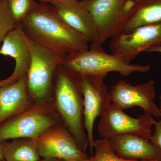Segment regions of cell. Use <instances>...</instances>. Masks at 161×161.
I'll return each instance as SVG.
<instances>
[{
  "mask_svg": "<svg viewBox=\"0 0 161 161\" xmlns=\"http://www.w3.org/2000/svg\"><path fill=\"white\" fill-rule=\"evenodd\" d=\"M21 23L28 37L53 51L68 55L89 48V42L46 3H37Z\"/></svg>",
  "mask_w": 161,
  "mask_h": 161,
  "instance_id": "cell-1",
  "label": "cell"
},
{
  "mask_svg": "<svg viewBox=\"0 0 161 161\" xmlns=\"http://www.w3.org/2000/svg\"><path fill=\"white\" fill-rule=\"evenodd\" d=\"M55 105L67 129L75 137L80 150L86 153L89 143L84 125L80 78L65 68L57 79Z\"/></svg>",
  "mask_w": 161,
  "mask_h": 161,
  "instance_id": "cell-2",
  "label": "cell"
},
{
  "mask_svg": "<svg viewBox=\"0 0 161 161\" xmlns=\"http://www.w3.org/2000/svg\"><path fill=\"white\" fill-rule=\"evenodd\" d=\"M62 65L73 75L83 76L107 75L118 72L127 77L134 73H145L150 69L149 65L126 63L114 54H108L99 43H91L89 48L67 55Z\"/></svg>",
  "mask_w": 161,
  "mask_h": 161,
  "instance_id": "cell-3",
  "label": "cell"
},
{
  "mask_svg": "<svg viewBox=\"0 0 161 161\" xmlns=\"http://www.w3.org/2000/svg\"><path fill=\"white\" fill-rule=\"evenodd\" d=\"M31 62L27 74V88L35 103H46L51 90L52 79L58 66L67 54L53 51L27 36Z\"/></svg>",
  "mask_w": 161,
  "mask_h": 161,
  "instance_id": "cell-4",
  "label": "cell"
},
{
  "mask_svg": "<svg viewBox=\"0 0 161 161\" xmlns=\"http://www.w3.org/2000/svg\"><path fill=\"white\" fill-rule=\"evenodd\" d=\"M58 122L47 103H35L28 111L0 123V142L19 138L36 140Z\"/></svg>",
  "mask_w": 161,
  "mask_h": 161,
  "instance_id": "cell-5",
  "label": "cell"
},
{
  "mask_svg": "<svg viewBox=\"0 0 161 161\" xmlns=\"http://www.w3.org/2000/svg\"><path fill=\"white\" fill-rule=\"evenodd\" d=\"M95 21L98 42L102 44L122 32L135 3L128 0H81Z\"/></svg>",
  "mask_w": 161,
  "mask_h": 161,
  "instance_id": "cell-6",
  "label": "cell"
},
{
  "mask_svg": "<svg viewBox=\"0 0 161 161\" xmlns=\"http://www.w3.org/2000/svg\"><path fill=\"white\" fill-rule=\"evenodd\" d=\"M107 75L83 76L80 77V87L83 98L84 120L91 155L94 148V123L101 117L111 104L109 92L104 79Z\"/></svg>",
  "mask_w": 161,
  "mask_h": 161,
  "instance_id": "cell-7",
  "label": "cell"
},
{
  "mask_svg": "<svg viewBox=\"0 0 161 161\" xmlns=\"http://www.w3.org/2000/svg\"><path fill=\"white\" fill-rule=\"evenodd\" d=\"M154 119L141 115L134 118L124 113L123 110L111 103L98 124V132L103 138L122 134H134L150 141Z\"/></svg>",
  "mask_w": 161,
  "mask_h": 161,
  "instance_id": "cell-8",
  "label": "cell"
},
{
  "mask_svg": "<svg viewBox=\"0 0 161 161\" xmlns=\"http://www.w3.org/2000/svg\"><path fill=\"white\" fill-rule=\"evenodd\" d=\"M161 45V23L139 27L127 33L112 38L109 44L112 53L128 63L140 53L153 47Z\"/></svg>",
  "mask_w": 161,
  "mask_h": 161,
  "instance_id": "cell-9",
  "label": "cell"
},
{
  "mask_svg": "<svg viewBox=\"0 0 161 161\" xmlns=\"http://www.w3.org/2000/svg\"><path fill=\"white\" fill-rule=\"evenodd\" d=\"M109 93L111 103L122 110L137 106L143 110L146 115L161 117L160 109L154 101L156 91L153 80L136 85L119 80L112 86Z\"/></svg>",
  "mask_w": 161,
  "mask_h": 161,
  "instance_id": "cell-10",
  "label": "cell"
},
{
  "mask_svg": "<svg viewBox=\"0 0 161 161\" xmlns=\"http://www.w3.org/2000/svg\"><path fill=\"white\" fill-rule=\"evenodd\" d=\"M38 152L43 158H57L63 160L89 158L80 150L77 142L69 130L56 125L36 140Z\"/></svg>",
  "mask_w": 161,
  "mask_h": 161,
  "instance_id": "cell-11",
  "label": "cell"
},
{
  "mask_svg": "<svg viewBox=\"0 0 161 161\" xmlns=\"http://www.w3.org/2000/svg\"><path fill=\"white\" fill-rule=\"evenodd\" d=\"M51 5L64 23L90 43H99L95 21L81 1L66 0L56 2Z\"/></svg>",
  "mask_w": 161,
  "mask_h": 161,
  "instance_id": "cell-12",
  "label": "cell"
},
{
  "mask_svg": "<svg viewBox=\"0 0 161 161\" xmlns=\"http://www.w3.org/2000/svg\"><path fill=\"white\" fill-rule=\"evenodd\" d=\"M107 139L115 154L121 158L131 161H161V150L139 136L122 134Z\"/></svg>",
  "mask_w": 161,
  "mask_h": 161,
  "instance_id": "cell-13",
  "label": "cell"
},
{
  "mask_svg": "<svg viewBox=\"0 0 161 161\" xmlns=\"http://www.w3.org/2000/svg\"><path fill=\"white\" fill-rule=\"evenodd\" d=\"M35 104L27 91V75L0 86V123L28 111Z\"/></svg>",
  "mask_w": 161,
  "mask_h": 161,
  "instance_id": "cell-14",
  "label": "cell"
},
{
  "mask_svg": "<svg viewBox=\"0 0 161 161\" xmlns=\"http://www.w3.org/2000/svg\"><path fill=\"white\" fill-rule=\"evenodd\" d=\"M27 36L22 23H18L6 35L0 48V55L14 59L15 66L10 78L14 82L26 75L31 62V53Z\"/></svg>",
  "mask_w": 161,
  "mask_h": 161,
  "instance_id": "cell-15",
  "label": "cell"
},
{
  "mask_svg": "<svg viewBox=\"0 0 161 161\" xmlns=\"http://www.w3.org/2000/svg\"><path fill=\"white\" fill-rule=\"evenodd\" d=\"M159 23L161 0H139L131 8L121 33H127L140 26Z\"/></svg>",
  "mask_w": 161,
  "mask_h": 161,
  "instance_id": "cell-16",
  "label": "cell"
},
{
  "mask_svg": "<svg viewBox=\"0 0 161 161\" xmlns=\"http://www.w3.org/2000/svg\"><path fill=\"white\" fill-rule=\"evenodd\" d=\"M3 155L6 161H40L42 159L36 140L31 138H16L11 142H4Z\"/></svg>",
  "mask_w": 161,
  "mask_h": 161,
  "instance_id": "cell-17",
  "label": "cell"
},
{
  "mask_svg": "<svg viewBox=\"0 0 161 161\" xmlns=\"http://www.w3.org/2000/svg\"><path fill=\"white\" fill-rule=\"evenodd\" d=\"M12 16L17 24L21 23L37 4L36 0H8Z\"/></svg>",
  "mask_w": 161,
  "mask_h": 161,
  "instance_id": "cell-18",
  "label": "cell"
},
{
  "mask_svg": "<svg viewBox=\"0 0 161 161\" xmlns=\"http://www.w3.org/2000/svg\"><path fill=\"white\" fill-rule=\"evenodd\" d=\"M94 148L95 155L88 159V161H140L128 160L119 157L115 154L106 138L95 141Z\"/></svg>",
  "mask_w": 161,
  "mask_h": 161,
  "instance_id": "cell-19",
  "label": "cell"
},
{
  "mask_svg": "<svg viewBox=\"0 0 161 161\" xmlns=\"http://www.w3.org/2000/svg\"><path fill=\"white\" fill-rule=\"evenodd\" d=\"M16 25L7 2L0 0V48L4 38Z\"/></svg>",
  "mask_w": 161,
  "mask_h": 161,
  "instance_id": "cell-20",
  "label": "cell"
},
{
  "mask_svg": "<svg viewBox=\"0 0 161 161\" xmlns=\"http://www.w3.org/2000/svg\"><path fill=\"white\" fill-rule=\"evenodd\" d=\"M159 99V108L161 111V96H160ZM153 125L154 126V131L152 132L150 142L156 146L161 151V119L158 121L154 119Z\"/></svg>",
  "mask_w": 161,
  "mask_h": 161,
  "instance_id": "cell-21",
  "label": "cell"
},
{
  "mask_svg": "<svg viewBox=\"0 0 161 161\" xmlns=\"http://www.w3.org/2000/svg\"><path fill=\"white\" fill-rule=\"evenodd\" d=\"M145 52H156V53H161V46L153 47H150L146 50Z\"/></svg>",
  "mask_w": 161,
  "mask_h": 161,
  "instance_id": "cell-22",
  "label": "cell"
},
{
  "mask_svg": "<svg viewBox=\"0 0 161 161\" xmlns=\"http://www.w3.org/2000/svg\"><path fill=\"white\" fill-rule=\"evenodd\" d=\"M36 1H38L40 3H49V4H51L52 3H56V2L66 1V0H36Z\"/></svg>",
  "mask_w": 161,
  "mask_h": 161,
  "instance_id": "cell-23",
  "label": "cell"
},
{
  "mask_svg": "<svg viewBox=\"0 0 161 161\" xmlns=\"http://www.w3.org/2000/svg\"><path fill=\"white\" fill-rule=\"evenodd\" d=\"M13 82L14 81L12 80L11 78L9 77V78H7V79L2 80V81H0V86L6 84L11 83V82Z\"/></svg>",
  "mask_w": 161,
  "mask_h": 161,
  "instance_id": "cell-24",
  "label": "cell"
},
{
  "mask_svg": "<svg viewBox=\"0 0 161 161\" xmlns=\"http://www.w3.org/2000/svg\"><path fill=\"white\" fill-rule=\"evenodd\" d=\"M4 142H0V161L4 159V155H3V145H4Z\"/></svg>",
  "mask_w": 161,
  "mask_h": 161,
  "instance_id": "cell-25",
  "label": "cell"
},
{
  "mask_svg": "<svg viewBox=\"0 0 161 161\" xmlns=\"http://www.w3.org/2000/svg\"><path fill=\"white\" fill-rule=\"evenodd\" d=\"M40 161H64L61 159L57 158H43Z\"/></svg>",
  "mask_w": 161,
  "mask_h": 161,
  "instance_id": "cell-26",
  "label": "cell"
},
{
  "mask_svg": "<svg viewBox=\"0 0 161 161\" xmlns=\"http://www.w3.org/2000/svg\"><path fill=\"white\" fill-rule=\"evenodd\" d=\"M88 159L83 160H64V161H88Z\"/></svg>",
  "mask_w": 161,
  "mask_h": 161,
  "instance_id": "cell-27",
  "label": "cell"
},
{
  "mask_svg": "<svg viewBox=\"0 0 161 161\" xmlns=\"http://www.w3.org/2000/svg\"><path fill=\"white\" fill-rule=\"evenodd\" d=\"M128 1H130V2H131V3H136V2H138L139 0H128Z\"/></svg>",
  "mask_w": 161,
  "mask_h": 161,
  "instance_id": "cell-28",
  "label": "cell"
},
{
  "mask_svg": "<svg viewBox=\"0 0 161 161\" xmlns=\"http://www.w3.org/2000/svg\"><path fill=\"white\" fill-rule=\"evenodd\" d=\"M1 1H4V2H7L8 0H1Z\"/></svg>",
  "mask_w": 161,
  "mask_h": 161,
  "instance_id": "cell-29",
  "label": "cell"
},
{
  "mask_svg": "<svg viewBox=\"0 0 161 161\" xmlns=\"http://www.w3.org/2000/svg\"><path fill=\"white\" fill-rule=\"evenodd\" d=\"M1 161H6L4 159H3L2 160H1Z\"/></svg>",
  "mask_w": 161,
  "mask_h": 161,
  "instance_id": "cell-30",
  "label": "cell"
},
{
  "mask_svg": "<svg viewBox=\"0 0 161 161\" xmlns=\"http://www.w3.org/2000/svg\"></svg>",
  "mask_w": 161,
  "mask_h": 161,
  "instance_id": "cell-31",
  "label": "cell"
}]
</instances>
